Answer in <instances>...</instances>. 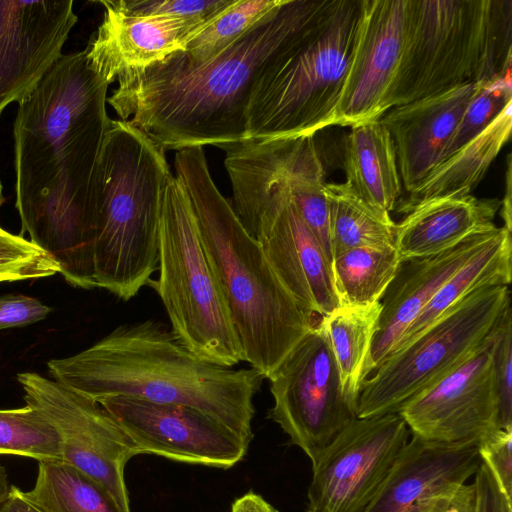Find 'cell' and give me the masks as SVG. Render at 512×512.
Wrapping results in <instances>:
<instances>
[{"mask_svg":"<svg viewBox=\"0 0 512 512\" xmlns=\"http://www.w3.org/2000/svg\"><path fill=\"white\" fill-rule=\"evenodd\" d=\"M9 477L6 469L0 464V506L7 499L10 489Z\"/></svg>","mask_w":512,"mask_h":512,"instance_id":"42","label":"cell"},{"mask_svg":"<svg viewBox=\"0 0 512 512\" xmlns=\"http://www.w3.org/2000/svg\"><path fill=\"white\" fill-rule=\"evenodd\" d=\"M333 258L363 246H395L396 223L358 197L346 183L325 185Z\"/></svg>","mask_w":512,"mask_h":512,"instance_id":"26","label":"cell"},{"mask_svg":"<svg viewBox=\"0 0 512 512\" xmlns=\"http://www.w3.org/2000/svg\"><path fill=\"white\" fill-rule=\"evenodd\" d=\"M510 103L511 75L484 84L466 106L441 161L484 131Z\"/></svg>","mask_w":512,"mask_h":512,"instance_id":"31","label":"cell"},{"mask_svg":"<svg viewBox=\"0 0 512 512\" xmlns=\"http://www.w3.org/2000/svg\"><path fill=\"white\" fill-rule=\"evenodd\" d=\"M0 512H42L36 506L26 500L22 491L11 486L7 499L1 504Z\"/></svg>","mask_w":512,"mask_h":512,"instance_id":"40","label":"cell"},{"mask_svg":"<svg viewBox=\"0 0 512 512\" xmlns=\"http://www.w3.org/2000/svg\"><path fill=\"white\" fill-rule=\"evenodd\" d=\"M512 128V103L479 135L446 157L411 191L400 211L442 197L471 194L508 141Z\"/></svg>","mask_w":512,"mask_h":512,"instance_id":"24","label":"cell"},{"mask_svg":"<svg viewBox=\"0 0 512 512\" xmlns=\"http://www.w3.org/2000/svg\"><path fill=\"white\" fill-rule=\"evenodd\" d=\"M509 303L507 285L486 287L463 299L364 380L357 418L398 413L406 401L460 363Z\"/></svg>","mask_w":512,"mask_h":512,"instance_id":"9","label":"cell"},{"mask_svg":"<svg viewBox=\"0 0 512 512\" xmlns=\"http://www.w3.org/2000/svg\"><path fill=\"white\" fill-rule=\"evenodd\" d=\"M5 201V198L3 196V187H2V183H1V180H0V207L2 206V204L4 203Z\"/></svg>","mask_w":512,"mask_h":512,"instance_id":"43","label":"cell"},{"mask_svg":"<svg viewBox=\"0 0 512 512\" xmlns=\"http://www.w3.org/2000/svg\"><path fill=\"white\" fill-rule=\"evenodd\" d=\"M122 427L140 454L228 469L249 443L211 416L186 406L116 396L98 402Z\"/></svg>","mask_w":512,"mask_h":512,"instance_id":"14","label":"cell"},{"mask_svg":"<svg viewBox=\"0 0 512 512\" xmlns=\"http://www.w3.org/2000/svg\"><path fill=\"white\" fill-rule=\"evenodd\" d=\"M500 317L460 363L402 405L398 413L411 435L457 443L479 440L499 428L492 359Z\"/></svg>","mask_w":512,"mask_h":512,"instance_id":"13","label":"cell"},{"mask_svg":"<svg viewBox=\"0 0 512 512\" xmlns=\"http://www.w3.org/2000/svg\"><path fill=\"white\" fill-rule=\"evenodd\" d=\"M501 216L504 220V226L508 231H512V217H511V159L508 156V168L506 172V192L503 201L500 205Z\"/></svg>","mask_w":512,"mask_h":512,"instance_id":"41","label":"cell"},{"mask_svg":"<svg viewBox=\"0 0 512 512\" xmlns=\"http://www.w3.org/2000/svg\"><path fill=\"white\" fill-rule=\"evenodd\" d=\"M492 371L500 428H512V312L509 303L501 314Z\"/></svg>","mask_w":512,"mask_h":512,"instance_id":"33","label":"cell"},{"mask_svg":"<svg viewBox=\"0 0 512 512\" xmlns=\"http://www.w3.org/2000/svg\"><path fill=\"white\" fill-rule=\"evenodd\" d=\"M231 0H116L119 10L138 15H162L193 22H207L224 10Z\"/></svg>","mask_w":512,"mask_h":512,"instance_id":"34","label":"cell"},{"mask_svg":"<svg viewBox=\"0 0 512 512\" xmlns=\"http://www.w3.org/2000/svg\"><path fill=\"white\" fill-rule=\"evenodd\" d=\"M496 228L440 254L401 261L380 299L378 328L365 367V379L388 358L406 328L445 281L488 241Z\"/></svg>","mask_w":512,"mask_h":512,"instance_id":"19","label":"cell"},{"mask_svg":"<svg viewBox=\"0 0 512 512\" xmlns=\"http://www.w3.org/2000/svg\"><path fill=\"white\" fill-rule=\"evenodd\" d=\"M109 85L85 50L63 55L18 103L13 128L21 236L27 233L82 289L97 288L94 178L111 122Z\"/></svg>","mask_w":512,"mask_h":512,"instance_id":"1","label":"cell"},{"mask_svg":"<svg viewBox=\"0 0 512 512\" xmlns=\"http://www.w3.org/2000/svg\"><path fill=\"white\" fill-rule=\"evenodd\" d=\"M410 437L399 413L354 419L312 464L307 512H365Z\"/></svg>","mask_w":512,"mask_h":512,"instance_id":"12","label":"cell"},{"mask_svg":"<svg viewBox=\"0 0 512 512\" xmlns=\"http://www.w3.org/2000/svg\"><path fill=\"white\" fill-rule=\"evenodd\" d=\"M477 490L472 483L451 484L426 497L419 512H476Z\"/></svg>","mask_w":512,"mask_h":512,"instance_id":"37","label":"cell"},{"mask_svg":"<svg viewBox=\"0 0 512 512\" xmlns=\"http://www.w3.org/2000/svg\"><path fill=\"white\" fill-rule=\"evenodd\" d=\"M362 0H329L261 69L246 110V140L315 135L334 125Z\"/></svg>","mask_w":512,"mask_h":512,"instance_id":"6","label":"cell"},{"mask_svg":"<svg viewBox=\"0 0 512 512\" xmlns=\"http://www.w3.org/2000/svg\"><path fill=\"white\" fill-rule=\"evenodd\" d=\"M380 311L381 303L377 301L365 305H339L321 317L337 363L344 396L356 412Z\"/></svg>","mask_w":512,"mask_h":512,"instance_id":"25","label":"cell"},{"mask_svg":"<svg viewBox=\"0 0 512 512\" xmlns=\"http://www.w3.org/2000/svg\"><path fill=\"white\" fill-rule=\"evenodd\" d=\"M0 454L43 460H61L60 437L34 407L0 409Z\"/></svg>","mask_w":512,"mask_h":512,"instance_id":"30","label":"cell"},{"mask_svg":"<svg viewBox=\"0 0 512 512\" xmlns=\"http://www.w3.org/2000/svg\"><path fill=\"white\" fill-rule=\"evenodd\" d=\"M268 416L313 464L357 412L347 402L320 317L268 378Z\"/></svg>","mask_w":512,"mask_h":512,"instance_id":"10","label":"cell"},{"mask_svg":"<svg viewBox=\"0 0 512 512\" xmlns=\"http://www.w3.org/2000/svg\"><path fill=\"white\" fill-rule=\"evenodd\" d=\"M51 308L33 297L20 294L0 296V330L22 327L45 319Z\"/></svg>","mask_w":512,"mask_h":512,"instance_id":"36","label":"cell"},{"mask_svg":"<svg viewBox=\"0 0 512 512\" xmlns=\"http://www.w3.org/2000/svg\"><path fill=\"white\" fill-rule=\"evenodd\" d=\"M400 263L395 246L357 247L334 257L331 272L340 305L380 301Z\"/></svg>","mask_w":512,"mask_h":512,"instance_id":"28","label":"cell"},{"mask_svg":"<svg viewBox=\"0 0 512 512\" xmlns=\"http://www.w3.org/2000/svg\"><path fill=\"white\" fill-rule=\"evenodd\" d=\"M53 380L95 401L126 396L186 406L218 420L247 443L253 438L254 397L264 377L253 368L198 358L161 323L116 327L85 350L52 359Z\"/></svg>","mask_w":512,"mask_h":512,"instance_id":"3","label":"cell"},{"mask_svg":"<svg viewBox=\"0 0 512 512\" xmlns=\"http://www.w3.org/2000/svg\"><path fill=\"white\" fill-rule=\"evenodd\" d=\"M173 176L161 150L128 121L111 120L94 178L97 288L128 301L158 270L163 190Z\"/></svg>","mask_w":512,"mask_h":512,"instance_id":"5","label":"cell"},{"mask_svg":"<svg viewBox=\"0 0 512 512\" xmlns=\"http://www.w3.org/2000/svg\"><path fill=\"white\" fill-rule=\"evenodd\" d=\"M33 488L23 497L42 512H121L91 478L61 460L38 461Z\"/></svg>","mask_w":512,"mask_h":512,"instance_id":"27","label":"cell"},{"mask_svg":"<svg viewBox=\"0 0 512 512\" xmlns=\"http://www.w3.org/2000/svg\"><path fill=\"white\" fill-rule=\"evenodd\" d=\"M408 0H362L355 44L334 125L378 120L391 108L400 66Z\"/></svg>","mask_w":512,"mask_h":512,"instance_id":"15","label":"cell"},{"mask_svg":"<svg viewBox=\"0 0 512 512\" xmlns=\"http://www.w3.org/2000/svg\"><path fill=\"white\" fill-rule=\"evenodd\" d=\"M174 168L188 195L244 362L268 379L319 319L302 310L220 193L204 149L177 151Z\"/></svg>","mask_w":512,"mask_h":512,"instance_id":"4","label":"cell"},{"mask_svg":"<svg viewBox=\"0 0 512 512\" xmlns=\"http://www.w3.org/2000/svg\"><path fill=\"white\" fill-rule=\"evenodd\" d=\"M73 0H0V116L63 56L78 17Z\"/></svg>","mask_w":512,"mask_h":512,"instance_id":"16","label":"cell"},{"mask_svg":"<svg viewBox=\"0 0 512 512\" xmlns=\"http://www.w3.org/2000/svg\"><path fill=\"white\" fill-rule=\"evenodd\" d=\"M231 512H279L261 495L250 491L237 498L232 506Z\"/></svg>","mask_w":512,"mask_h":512,"instance_id":"39","label":"cell"},{"mask_svg":"<svg viewBox=\"0 0 512 512\" xmlns=\"http://www.w3.org/2000/svg\"><path fill=\"white\" fill-rule=\"evenodd\" d=\"M486 84V83H485ZM482 83H467L388 109L379 119L394 144L401 183L411 192L441 161Z\"/></svg>","mask_w":512,"mask_h":512,"instance_id":"18","label":"cell"},{"mask_svg":"<svg viewBox=\"0 0 512 512\" xmlns=\"http://www.w3.org/2000/svg\"><path fill=\"white\" fill-rule=\"evenodd\" d=\"M511 0H408L391 107L511 75Z\"/></svg>","mask_w":512,"mask_h":512,"instance_id":"7","label":"cell"},{"mask_svg":"<svg viewBox=\"0 0 512 512\" xmlns=\"http://www.w3.org/2000/svg\"><path fill=\"white\" fill-rule=\"evenodd\" d=\"M17 381L26 404L57 431L62 461L102 487L121 512H131L124 469L140 451L117 421L99 403L55 380L23 372Z\"/></svg>","mask_w":512,"mask_h":512,"instance_id":"11","label":"cell"},{"mask_svg":"<svg viewBox=\"0 0 512 512\" xmlns=\"http://www.w3.org/2000/svg\"><path fill=\"white\" fill-rule=\"evenodd\" d=\"M478 452L497 485L511 500L512 428H496L478 440Z\"/></svg>","mask_w":512,"mask_h":512,"instance_id":"35","label":"cell"},{"mask_svg":"<svg viewBox=\"0 0 512 512\" xmlns=\"http://www.w3.org/2000/svg\"><path fill=\"white\" fill-rule=\"evenodd\" d=\"M511 279V232L505 227H497L488 241L439 288L417 318L406 328L389 356L407 346L472 293L486 287L509 286Z\"/></svg>","mask_w":512,"mask_h":512,"instance_id":"22","label":"cell"},{"mask_svg":"<svg viewBox=\"0 0 512 512\" xmlns=\"http://www.w3.org/2000/svg\"><path fill=\"white\" fill-rule=\"evenodd\" d=\"M411 436L365 512H419L426 497L466 482L482 462L478 440L442 443Z\"/></svg>","mask_w":512,"mask_h":512,"instance_id":"20","label":"cell"},{"mask_svg":"<svg viewBox=\"0 0 512 512\" xmlns=\"http://www.w3.org/2000/svg\"><path fill=\"white\" fill-rule=\"evenodd\" d=\"M283 2L231 0L215 19L187 43L184 51H181L184 60L190 65H200L215 58Z\"/></svg>","mask_w":512,"mask_h":512,"instance_id":"29","label":"cell"},{"mask_svg":"<svg viewBox=\"0 0 512 512\" xmlns=\"http://www.w3.org/2000/svg\"><path fill=\"white\" fill-rule=\"evenodd\" d=\"M157 280L153 287L174 336L198 358L225 367L244 361L229 312L206 257L181 181L166 184L160 209Z\"/></svg>","mask_w":512,"mask_h":512,"instance_id":"8","label":"cell"},{"mask_svg":"<svg viewBox=\"0 0 512 512\" xmlns=\"http://www.w3.org/2000/svg\"><path fill=\"white\" fill-rule=\"evenodd\" d=\"M500 205L497 199L472 194L417 204L395 227L394 245L401 261L440 254L493 229Z\"/></svg>","mask_w":512,"mask_h":512,"instance_id":"21","label":"cell"},{"mask_svg":"<svg viewBox=\"0 0 512 512\" xmlns=\"http://www.w3.org/2000/svg\"><path fill=\"white\" fill-rule=\"evenodd\" d=\"M103 20L85 49L89 66L106 82L145 69L177 51L212 20L193 22L162 15L129 14L111 0L99 1ZM230 4V3H229Z\"/></svg>","mask_w":512,"mask_h":512,"instance_id":"17","label":"cell"},{"mask_svg":"<svg viewBox=\"0 0 512 512\" xmlns=\"http://www.w3.org/2000/svg\"><path fill=\"white\" fill-rule=\"evenodd\" d=\"M474 483L477 490L476 512H512V500L502 492L482 462L474 475Z\"/></svg>","mask_w":512,"mask_h":512,"instance_id":"38","label":"cell"},{"mask_svg":"<svg viewBox=\"0 0 512 512\" xmlns=\"http://www.w3.org/2000/svg\"><path fill=\"white\" fill-rule=\"evenodd\" d=\"M329 0H284L215 58L188 64L177 51L117 78L107 98L120 120L161 150L227 145L246 140V110L264 65L326 7Z\"/></svg>","mask_w":512,"mask_h":512,"instance_id":"2","label":"cell"},{"mask_svg":"<svg viewBox=\"0 0 512 512\" xmlns=\"http://www.w3.org/2000/svg\"><path fill=\"white\" fill-rule=\"evenodd\" d=\"M344 168L345 182L358 197L388 213L394 209L402 183L393 141L379 119L351 127Z\"/></svg>","mask_w":512,"mask_h":512,"instance_id":"23","label":"cell"},{"mask_svg":"<svg viewBox=\"0 0 512 512\" xmlns=\"http://www.w3.org/2000/svg\"><path fill=\"white\" fill-rule=\"evenodd\" d=\"M56 273H60V267L47 252L0 227V283L45 278Z\"/></svg>","mask_w":512,"mask_h":512,"instance_id":"32","label":"cell"}]
</instances>
